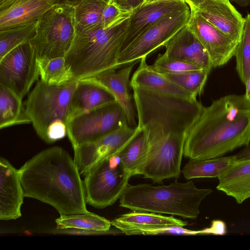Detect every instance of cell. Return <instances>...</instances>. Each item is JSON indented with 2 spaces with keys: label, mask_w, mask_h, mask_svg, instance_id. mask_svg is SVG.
<instances>
[{
  "label": "cell",
  "mask_w": 250,
  "mask_h": 250,
  "mask_svg": "<svg viewBox=\"0 0 250 250\" xmlns=\"http://www.w3.org/2000/svg\"><path fill=\"white\" fill-rule=\"evenodd\" d=\"M187 25L207 50L213 68L225 64L235 55L239 43L210 24L197 10L190 11Z\"/></svg>",
  "instance_id": "cell-13"
},
{
  "label": "cell",
  "mask_w": 250,
  "mask_h": 250,
  "mask_svg": "<svg viewBox=\"0 0 250 250\" xmlns=\"http://www.w3.org/2000/svg\"><path fill=\"white\" fill-rule=\"evenodd\" d=\"M139 86L157 92L187 99L196 97L171 81L163 74L154 70L147 64L146 57L141 59L140 65L134 73L130 86Z\"/></svg>",
  "instance_id": "cell-22"
},
{
  "label": "cell",
  "mask_w": 250,
  "mask_h": 250,
  "mask_svg": "<svg viewBox=\"0 0 250 250\" xmlns=\"http://www.w3.org/2000/svg\"><path fill=\"white\" fill-rule=\"evenodd\" d=\"M38 21L0 31V59L18 46L29 42L36 35Z\"/></svg>",
  "instance_id": "cell-30"
},
{
  "label": "cell",
  "mask_w": 250,
  "mask_h": 250,
  "mask_svg": "<svg viewBox=\"0 0 250 250\" xmlns=\"http://www.w3.org/2000/svg\"><path fill=\"white\" fill-rule=\"evenodd\" d=\"M151 66L154 70L162 74H178L203 69L192 63L167 57L164 54H159Z\"/></svg>",
  "instance_id": "cell-33"
},
{
  "label": "cell",
  "mask_w": 250,
  "mask_h": 250,
  "mask_svg": "<svg viewBox=\"0 0 250 250\" xmlns=\"http://www.w3.org/2000/svg\"><path fill=\"white\" fill-rule=\"evenodd\" d=\"M39 77L38 59L30 42L18 46L0 59V85L22 100Z\"/></svg>",
  "instance_id": "cell-11"
},
{
  "label": "cell",
  "mask_w": 250,
  "mask_h": 250,
  "mask_svg": "<svg viewBox=\"0 0 250 250\" xmlns=\"http://www.w3.org/2000/svg\"><path fill=\"white\" fill-rule=\"evenodd\" d=\"M20 0H0V12L11 7Z\"/></svg>",
  "instance_id": "cell-38"
},
{
  "label": "cell",
  "mask_w": 250,
  "mask_h": 250,
  "mask_svg": "<svg viewBox=\"0 0 250 250\" xmlns=\"http://www.w3.org/2000/svg\"><path fill=\"white\" fill-rule=\"evenodd\" d=\"M196 10L224 34L240 42L245 18L229 0H204Z\"/></svg>",
  "instance_id": "cell-15"
},
{
  "label": "cell",
  "mask_w": 250,
  "mask_h": 250,
  "mask_svg": "<svg viewBox=\"0 0 250 250\" xmlns=\"http://www.w3.org/2000/svg\"><path fill=\"white\" fill-rule=\"evenodd\" d=\"M19 173L25 197L51 206L60 215L89 212L81 175L74 159L62 147L42 150L26 161Z\"/></svg>",
  "instance_id": "cell-1"
},
{
  "label": "cell",
  "mask_w": 250,
  "mask_h": 250,
  "mask_svg": "<svg viewBox=\"0 0 250 250\" xmlns=\"http://www.w3.org/2000/svg\"><path fill=\"white\" fill-rule=\"evenodd\" d=\"M146 151V139L142 131L118 154L123 167L131 177L139 175Z\"/></svg>",
  "instance_id": "cell-28"
},
{
  "label": "cell",
  "mask_w": 250,
  "mask_h": 250,
  "mask_svg": "<svg viewBox=\"0 0 250 250\" xmlns=\"http://www.w3.org/2000/svg\"><path fill=\"white\" fill-rule=\"evenodd\" d=\"M142 130L137 126H130L125 123L115 130L90 143L73 148L74 161L81 176L104 158L118 154L138 135Z\"/></svg>",
  "instance_id": "cell-12"
},
{
  "label": "cell",
  "mask_w": 250,
  "mask_h": 250,
  "mask_svg": "<svg viewBox=\"0 0 250 250\" xmlns=\"http://www.w3.org/2000/svg\"><path fill=\"white\" fill-rule=\"evenodd\" d=\"M57 229H75L97 231L102 234L110 233L111 221L90 212L60 215L55 220Z\"/></svg>",
  "instance_id": "cell-27"
},
{
  "label": "cell",
  "mask_w": 250,
  "mask_h": 250,
  "mask_svg": "<svg viewBox=\"0 0 250 250\" xmlns=\"http://www.w3.org/2000/svg\"><path fill=\"white\" fill-rule=\"evenodd\" d=\"M41 80L49 85H59L73 80L64 57L38 60Z\"/></svg>",
  "instance_id": "cell-29"
},
{
  "label": "cell",
  "mask_w": 250,
  "mask_h": 250,
  "mask_svg": "<svg viewBox=\"0 0 250 250\" xmlns=\"http://www.w3.org/2000/svg\"><path fill=\"white\" fill-rule=\"evenodd\" d=\"M233 156L235 162L250 160V143L242 150Z\"/></svg>",
  "instance_id": "cell-36"
},
{
  "label": "cell",
  "mask_w": 250,
  "mask_h": 250,
  "mask_svg": "<svg viewBox=\"0 0 250 250\" xmlns=\"http://www.w3.org/2000/svg\"><path fill=\"white\" fill-rule=\"evenodd\" d=\"M137 126L146 139V151L139 175L160 183L178 178L187 134L195 122L182 115L140 116Z\"/></svg>",
  "instance_id": "cell-3"
},
{
  "label": "cell",
  "mask_w": 250,
  "mask_h": 250,
  "mask_svg": "<svg viewBox=\"0 0 250 250\" xmlns=\"http://www.w3.org/2000/svg\"><path fill=\"white\" fill-rule=\"evenodd\" d=\"M130 13L107 28L75 32L65 64L75 80L116 69L122 50Z\"/></svg>",
  "instance_id": "cell-4"
},
{
  "label": "cell",
  "mask_w": 250,
  "mask_h": 250,
  "mask_svg": "<svg viewBox=\"0 0 250 250\" xmlns=\"http://www.w3.org/2000/svg\"><path fill=\"white\" fill-rule=\"evenodd\" d=\"M241 7H246L250 5V0H231Z\"/></svg>",
  "instance_id": "cell-41"
},
{
  "label": "cell",
  "mask_w": 250,
  "mask_h": 250,
  "mask_svg": "<svg viewBox=\"0 0 250 250\" xmlns=\"http://www.w3.org/2000/svg\"><path fill=\"white\" fill-rule=\"evenodd\" d=\"M52 6L48 0H20L0 12V31L38 21Z\"/></svg>",
  "instance_id": "cell-21"
},
{
  "label": "cell",
  "mask_w": 250,
  "mask_h": 250,
  "mask_svg": "<svg viewBox=\"0 0 250 250\" xmlns=\"http://www.w3.org/2000/svg\"><path fill=\"white\" fill-rule=\"evenodd\" d=\"M127 123L125 113L117 103L101 106L70 119L67 135L74 147L93 142Z\"/></svg>",
  "instance_id": "cell-9"
},
{
  "label": "cell",
  "mask_w": 250,
  "mask_h": 250,
  "mask_svg": "<svg viewBox=\"0 0 250 250\" xmlns=\"http://www.w3.org/2000/svg\"><path fill=\"white\" fill-rule=\"evenodd\" d=\"M102 0L108 4L110 3L111 2V0Z\"/></svg>",
  "instance_id": "cell-43"
},
{
  "label": "cell",
  "mask_w": 250,
  "mask_h": 250,
  "mask_svg": "<svg viewBox=\"0 0 250 250\" xmlns=\"http://www.w3.org/2000/svg\"><path fill=\"white\" fill-rule=\"evenodd\" d=\"M158 1H182L185 2L184 0H145L143 4H146Z\"/></svg>",
  "instance_id": "cell-42"
},
{
  "label": "cell",
  "mask_w": 250,
  "mask_h": 250,
  "mask_svg": "<svg viewBox=\"0 0 250 250\" xmlns=\"http://www.w3.org/2000/svg\"><path fill=\"white\" fill-rule=\"evenodd\" d=\"M167 57L192 63L209 73L213 65L208 53L187 25L164 44Z\"/></svg>",
  "instance_id": "cell-16"
},
{
  "label": "cell",
  "mask_w": 250,
  "mask_h": 250,
  "mask_svg": "<svg viewBox=\"0 0 250 250\" xmlns=\"http://www.w3.org/2000/svg\"><path fill=\"white\" fill-rule=\"evenodd\" d=\"M108 3L102 0H84L75 7V32L104 27V13Z\"/></svg>",
  "instance_id": "cell-26"
},
{
  "label": "cell",
  "mask_w": 250,
  "mask_h": 250,
  "mask_svg": "<svg viewBox=\"0 0 250 250\" xmlns=\"http://www.w3.org/2000/svg\"><path fill=\"white\" fill-rule=\"evenodd\" d=\"M185 2L188 4L189 7L190 11L196 10L198 7L199 5L204 0H184Z\"/></svg>",
  "instance_id": "cell-39"
},
{
  "label": "cell",
  "mask_w": 250,
  "mask_h": 250,
  "mask_svg": "<svg viewBox=\"0 0 250 250\" xmlns=\"http://www.w3.org/2000/svg\"><path fill=\"white\" fill-rule=\"evenodd\" d=\"M250 143V101L245 95L230 94L203 106L187 135L184 156L208 159Z\"/></svg>",
  "instance_id": "cell-2"
},
{
  "label": "cell",
  "mask_w": 250,
  "mask_h": 250,
  "mask_svg": "<svg viewBox=\"0 0 250 250\" xmlns=\"http://www.w3.org/2000/svg\"><path fill=\"white\" fill-rule=\"evenodd\" d=\"M217 189L241 204L250 198V160L235 162L218 177Z\"/></svg>",
  "instance_id": "cell-23"
},
{
  "label": "cell",
  "mask_w": 250,
  "mask_h": 250,
  "mask_svg": "<svg viewBox=\"0 0 250 250\" xmlns=\"http://www.w3.org/2000/svg\"><path fill=\"white\" fill-rule=\"evenodd\" d=\"M213 190L198 188L192 181H175L168 185L128 183L120 198V206L133 211L176 215L191 219L200 213L202 201Z\"/></svg>",
  "instance_id": "cell-5"
},
{
  "label": "cell",
  "mask_w": 250,
  "mask_h": 250,
  "mask_svg": "<svg viewBox=\"0 0 250 250\" xmlns=\"http://www.w3.org/2000/svg\"><path fill=\"white\" fill-rule=\"evenodd\" d=\"M208 74L206 70L200 69L178 74L163 75L196 97L202 93Z\"/></svg>",
  "instance_id": "cell-32"
},
{
  "label": "cell",
  "mask_w": 250,
  "mask_h": 250,
  "mask_svg": "<svg viewBox=\"0 0 250 250\" xmlns=\"http://www.w3.org/2000/svg\"><path fill=\"white\" fill-rule=\"evenodd\" d=\"M31 123L22 100L0 85V128Z\"/></svg>",
  "instance_id": "cell-24"
},
{
  "label": "cell",
  "mask_w": 250,
  "mask_h": 250,
  "mask_svg": "<svg viewBox=\"0 0 250 250\" xmlns=\"http://www.w3.org/2000/svg\"><path fill=\"white\" fill-rule=\"evenodd\" d=\"M145 0H111L110 3L116 5L124 12H131L143 4Z\"/></svg>",
  "instance_id": "cell-34"
},
{
  "label": "cell",
  "mask_w": 250,
  "mask_h": 250,
  "mask_svg": "<svg viewBox=\"0 0 250 250\" xmlns=\"http://www.w3.org/2000/svg\"><path fill=\"white\" fill-rule=\"evenodd\" d=\"M78 80L63 84H47L38 81L24 105L38 136L44 142L49 126L58 121L67 124L71 97Z\"/></svg>",
  "instance_id": "cell-6"
},
{
  "label": "cell",
  "mask_w": 250,
  "mask_h": 250,
  "mask_svg": "<svg viewBox=\"0 0 250 250\" xmlns=\"http://www.w3.org/2000/svg\"><path fill=\"white\" fill-rule=\"evenodd\" d=\"M189 9L182 1H158L143 4L130 12L122 51L146 30L165 16Z\"/></svg>",
  "instance_id": "cell-14"
},
{
  "label": "cell",
  "mask_w": 250,
  "mask_h": 250,
  "mask_svg": "<svg viewBox=\"0 0 250 250\" xmlns=\"http://www.w3.org/2000/svg\"><path fill=\"white\" fill-rule=\"evenodd\" d=\"M246 85V92L245 95L246 99L250 101V75L248 79V80L245 84Z\"/></svg>",
  "instance_id": "cell-40"
},
{
  "label": "cell",
  "mask_w": 250,
  "mask_h": 250,
  "mask_svg": "<svg viewBox=\"0 0 250 250\" xmlns=\"http://www.w3.org/2000/svg\"><path fill=\"white\" fill-rule=\"evenodd\" d=\"M236 70L245 84L250 75V14L245 18L243 32L235 54Z\"/></svg>",
  "instance_id": "cell-31"
},
{
  "label": "cell",
  "mask_w": 250,
  "mask_h": 250,
  "mask_svg": "<svg viewBox=\"0 0 250 250\" xmlns=\"http://www.w3.org/2000/svg\"><path fill=\"white\" fill-rule=\"evenodd\" d=\"M207 234L224 235L226 232V226L224 222L214 220L210 228L206 229Z\"/></svg>",
  "instance_id": "cell-35"
},
{
  "label": "cell",
  "mask_w": 250,
  "mask_h": 250,
  "mask_svg": "<svg viewBox=\"0 0 250 250\" xmlns=\"http://www.w3.org/2000/svg\"><path fill=\"white\" fill-rule=\"evenodd\" d=\"M130 178L118 154L104 159L84 176L86 204L97 208L113 205L120 199Z\"/></svg>",
  "instance_id": "cell-8"
},
{
  "label": "cell",
  "mask_w": 250,
  "mask_h": 250,
  "mask_svg": "<svg viewBox=\"0 0 250 250\" xmlns=\"http://www.w3.org/2000/svg\"><path fill=\"white\" fill-rule=\"evenodd\" d=\"M74 7L53 5L39 20L35 37L29 42L38 60L64 57L75 36Z\"/></svg>",
  "instance_id": "cell-7"
},
{
  "label": "cell",
  "mask_w": 250,
  "mask_h": 250,
  "mask_svg": "<svg viewBox=\"0 0 250 250\" xmlns=\"http://www.w3.org/2000/svg\"><path fill=\"white\" fill-rule=\"evenodd\" d=\"M137 61L118 70L110 69L103 72L94 77L105 85L114 95L126 115L128 125L132 127L137 126L130 93L129 77Z\"/></svg>",
  "instance_id": "cell-20"
},
{
  "label": "cell",
  "mask_w": 250,
  "mask_h": 250,
  "mask_svg": "<svg viewBox=\"0 0 250 250\" xmlns=\"http://www.w3.org/2000/svg\"><path fill=\"white\" fill-rule=\"evenodd\" d=\"M111 223L126 235H154L155 232L159 229L188 225L187 222L173 216L133 211L119 216L112 220Z\"/></svg>",
  "instance_id": "cell-18"
},
{
  "label": "cell",
  "mask_w": 250,
  "mask_h": 250,
  "mask_svg": "<svg viewBox=\"0 0 250 250\" xmlns=\"http://www.w3.org/2000/svg\"><path fill=\"white\" fill-rule=\"evenodd\" d=\"M235 162L233 155L208 159H190L181 172L187 180L218 177Z\"/></svg>",
  "instance_id": "cell-25"
},
{
  "label": "cell",
  "mask_w": 250,
  "mask_h": 250,
  "mask_svg": "<svg viewBox=\"0 0 250 250\" xmlns=\"http://www.w3.org/2000/svg\"><path fill=\"white\" fill-rule=\"evenodd\" d=\"M116 102L113 93L94 77L79 80L71 97L68 121L82 113Z\"/></svg>",
  "instance_id": "cell-19"
},
{
  "label": "cell",
  "mask_w": 250,
  "mask_h": 250,
  "mask_svg": "<svg viewBox=\"0 0 250 250\" xmlns=\"http://www.w3.org/2000/svg\"><path fill=\"white\" fill-rule=\"evenodd\" d=\"M51 4L55 5H67L73 7H76L84 0H48Z\"/></svg>",
  "instance_id": "cell-37"
},
{
  "label": "cell",
  "mask_w": 250,
  "mask_h": 250,
  "mask_svg": "<svg viewBox=\"0 0 250 250\" xmlns=\"http://www.w3.org/2000/svg\"><path fill=\"white\" fill-rule=\"evenodd\" d=\"M19 169L6 159H0V219L15 220L21 216L24 197Z\"/></svg>",
  "instance_id": "cell-17"
},
{
  "label": "cell",
  "mask_w": 250,
  "mask_h": 250,
  "mask_svg": "<svg viewBox=\"0 0 250 250\" xmlns=\"http://www.w3.org/2000/svg\"><path fill=\"white\" fill-rule=\"evenodd\" d=\"M189 9L167 15L151 25L120 53L117 67L146 57L150 53L164 44L188 24Z\"/></svg>",
  "instance_id": "cell-10"
}]
</instances>
